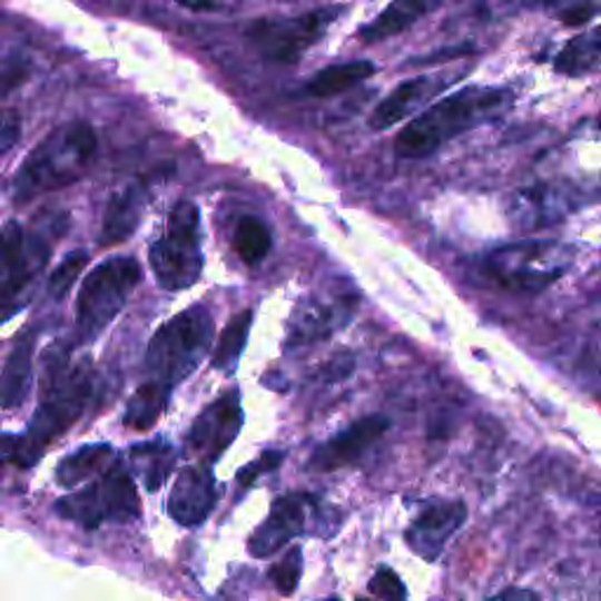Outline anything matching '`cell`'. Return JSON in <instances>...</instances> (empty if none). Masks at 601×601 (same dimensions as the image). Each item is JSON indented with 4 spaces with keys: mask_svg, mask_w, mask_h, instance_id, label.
Wrapping results in <instances>:
<instances>
[{
    "mask_svg": "<svg viewBox=\"0 0 601 601\" xmlns=\"http://www.w3.org/2000/svg\"><path fill=\"white\" fill-rule=\"evenodd\" d=\"M467 510L463 503L433 505L421 514L410 531H406V541H410L412 550L421 554L423 560L435 562L451 535L463 526Z\"/></svg>",
    "mask_w": 601,
    "mask_h": 601,
    "instance_id": "13",
    "label": "cell"
},
{
    "mask_svg": "<svg viewBox=\"0 0 601 601\" xmlns=\"http://www.w3.org/2000/svg\"><path fill=\"white\" fill-rule=\"evenodd\" d=\"M55 512L61 520L76 522L85 529H97L109 520H132L139 514L137 486L130 472L116 467L106 472L99 482L59 499L55 503Z\"/></svg>",
    "mask_w": 601,
    "mask_h": 601,
    "instance_id": "8",
    "label": "cell"
},
{
    "mask_svg": "<svg viewBox=\"0 0 601 601\" xmlns=\"http://www.w3.org/2000/svg\"><path fill=\"white\" fill-rule=\"evenodd\" d=\"M601 67V27L571 38L554 59V69L564 76H585Z\"/></svg>",
    "mask_w": 601,
    "mask_h": 601,
    "instance_id": "21",
    "label": "cell"
},
{
    "mask_svg": "<svg viewBox=\"0 0 601 601\" xmlns=\"http://www.w3.org/2000/svg\"><path fill=\"white\" fill-rule=\"evenodd\" d=\"M217 505V482L211 470L205 465H190L179 472V477L171 486L167 510L171 520L181 526H200Z\"/></svg>",
    "mask_w": 601,
    "mask_h": 601,
    "instance_id": "11",
    "label": "cell"
},
{
    "mask_svg": "<svg viewBox=\"0 0 601 601\" xmlns=\"http://www.w3.org/2000/svg\"><path fill=\"white\" fill-rule=\"evenodd\" d=\"M489 601H539V594L531 592V590H518V588H510V590L499 592L496 597H491Z\"/></svg>",
    "mask_w": 601,
    "mask_h": 601,
    "instance_id": "34",
    "label": "cell"
},
{
    "mask_svg": "<svg viewBox=\"0 0 601 601\" xmlns=\"http://www.w3.org/2000/svg\"><path fill=\"white\" fill-rule=\"evenodd\" d=\"M440 88H444V78L437 76H418L400 82L397 88L374 109L370 118L372 130L383 132L388 130V127L402 122L406 116H412L421 104L431 101Z\"/></svg>",
    "mask_w": 601,
    "mask_h": 601,
    "instance_id": "16",
    "label": "cell"
},
{
    "mask_svg": "<svg viewBox=\"0 0 601 601\" xmlns=\"http://www.w3.org/2000/svg\"><path fill=\"white\" fill-rule=\"evenodd\" d=\"M59 221L55 217L50 226L19 221H6L0 226V325L24 311L36 292L40 275L46 273L52 245L59 238Z\"/></svg>",
    "mask_w": 601,
    "mask_h": 601,
    "instance_id": "4",
    "label": "cell"
},
{
    "mask_svg": "<svg viewBox=\"0 0 601 601\" xmlns=\"http://www.w3.org/2000/svg\"><path fill=\"white\" fill-rule=\"evenodd\" d=\"M359 601H362V599H359Z\"/></svg>",
    "mask_w": 601,
    "mask_h": 601,
    "instance_id": "38",
    "label": "cell"
},
{
    "mask_svg": "<svg viewBox=\"0 0 601 601\" xmlns=\"http://www.w3.org/2000/svg\"><path fill=\"white\" fill-rule=\"evenodd\" d=\"M148 262L158 285L167 292H181L200 280L205 256L196 205L181 200L171 207L162 235L148 247Z\"/></svg>",
    "mask_w": 601,
    "mask_h": 601,
    "instance_id": "6",
    "label": "cell"
},
{
    "mask_svg": "<svg viewBox=\"0 0 601 601\" xmlns=\"http://www.w3.org/2000/svg\"><path fill=\"white\" fill-rule=\"evenodd\" d=\"M97 158V135L88 122H67L42 139L12 181V200L29 203L80 181Z\"/></svg>",
    "mask_w": 601,
    "mask_h": 601,
    "instance_id": "3",
    "label": "cell"
},
{
    "mask_svg": "<svg viewBox=\"0 0 601 601\" xmlns=\"http://www.w3.org/2000/svg\"><path fill=\"white\" fill-rule=\"evenodd\" d=\"M449 0H391L381 14H376L370 24L359 29V40L367 46H376L381 40H388L406 29H412L418 19L435 12Z\"/></svg>",
    "mask_w": 601,
    "mask_h": 601,
    "instance_id": "18",
    "label": "cell"
},
{
    "mask_svg": "<svg viewBox=\"0 0 601 601\" xmlns=\"http://www.w3.org/2000/svg\"><path fill=\"white\" fill-rule=\"evenodd\" d=\"M388 425H391L388 418H383V416H367L353 423L341 435L322 444L313 454L308 467L315 472H332L348 463H355L364 451H367L385 431H388Z\"/></svg>",
    "mask_w": 601,
    "mask_h": 601,
    "instance_id": "12",
    "label": "cell"
},
{
    "mask_svg": "<svg viewBox=\"0 0 601 601\" xmlns=\"http://www.w3.org/2000/svg\"><path fill=\"white\" fill-rule=\"evenodd\" d=\"M341 12V8H322L298 17L256 19L247 27V38L266 59L296 63L317 40H322Z\"/></svg>",
    "mask_w": 601,
    "mask_h": 601,
    "instance_id": "9",
    "label": "cell"
},
{
    "mask_svg": "<svg viewBox=\"0 0 601 601\" xmlns=\"http://www.w3.org/2000/svg\"><path fill=\"white\" fill-rule=\"evenodd\" d=\"M243 427V406L240 393L230 391L211 402L207 410L193 423L188 433V446L198 456L217 461L224 451L238 437Z\"/></svg>",
    "mask_w": 601,
    "mask_h": 601,
    "instance_id": "10",
    "label": "cell"
},
{
    "mask_svg": "<svg viewBox=\"0 0 601 601\" xmlns=\"http://www.w3.org/2000/svg\"><path fill=\"white\" fill-rule=\"evenodd\" d=\"M85 266H88V252H71L67 259H63L55 273L50 275L48 280V294L50 298L55 300H61L63 296H67L71 292V287L76 285V280L80 277V273L85 270Z\"/></svg>",
    "mask_w": 601,
    "mask_h": 601,
    "instance_id": "27",
    "label": "cell"
},
{
    "mask_svg": "<svg viewBox=\"0 0 601 601\" xmlns=\"http://www.w3.org/2000/svg\"><path fill=\"white\" fill-rule=\"evenodd\" d=\"M597 12H601V10L594 0H573V3H569L560 12V19H562V24L578 29V27H585Z\"/></svg>",
    "mask_w": 601,
    "mask_h": 601,
    "instance_id": "30",
    "label": "cell"
},
{
    "mask_svg": "<svg viewBox=\"0 0 601 601\" xmlns=\"http://www.w3.org/2000/svg\"><path fill=\"white\" fill-rule=\"evenodd\" d=\"M300 531H304V501L298 496L277 499L268 520L249 539V552L264 560L296 539Z\"/></svg>",
    "mask_w": 601,
    "mask_h": 601,
    "instance_id": "15",
    "label": "cell"
},
{
    "mask_svg": "<svg viewBox=\"0 0 601 601\" xmlns=\"http://www.w3.org/2000/svg\"><path fill=\"white\" fill-rule=\"evenodd\" d=\"M177 3L188 8V10H196V12L217 10V0H177Z\"/></svg>",
    "mask_w": 601,
    "mask_h": 601,
    "instance_id": "35",
    "label": "cell"
},
{
    "mask_svg": "<svg viewBox=\"0 0 601 601\" xmlns=\"http://www.w3.org/2000/svg\"><path fill=\"white\" fill-rule=\"evenodd\" d=\"M597 125H599V130H601V114H599V118H597Z\"/></svg>",
    "mask_w": 601,
    "mask_h": 601,
    "instance_id": "36",
    "label": "cell"
},
{
    "mask_svg": "<svg viewBox=\"0 0 601 601\" xmlns=\"http://www.w3.org/2000/svg\"><path fill=\"white\" fill-rule=\"evenodd\" d=\"M17 444H19V437L17 435H10V433L0 431V472H3L6 463H14V459H17Z\"/></svg>",
    "mask_w": 601,
    "mask_h": 601,
    "instance_id": "33",
    "label": "cell"
},
{
    "mask_svg": "<svg viewBox=\"0 0 601 601\" xmlns=\"http://www.w3.org/2000/svg\"><path fill=\"white\" fill-rule=\"evenodd\" d=\"M214 338L209 308L190 306L154 334L146 351V370L165 388H175L200 367Z\"/></svg>",
    "mask_w": 601,
    "mask_h": 601,
    "instance_id": "5",
    "label": "cell"
},
{
    "mask_svg": "<svg viewBox=\"0 0 601 601\" xmlns=\"http://www.w3.org/2000/svg\"><path fill=\"white\" fill-rule=\"evenodd\" d=\"M169 393H171L169 388H165V385L156 381L144 383L141 388L132 395L130 404H127L125 423L132 425L135 431H148V427H154L160 414L165 412Z\"/></svg>",
    "mask_w": 601,
    "mask_h": 601,
    "instance_id": "25",
    "label": "cell"
},
{
    "mask_svg": "<svg viewBox=\"0 0 601 601\" xmlns=\"http://www.w3.org/2000/svg\"><path fill=\"white\" fill-rule=\"evenodd\" d=\"M372 592L383 601H404V597H406L404 583L400 581V575L395 571H391V569H381L374 575Z\"/></svg>",
    "mask_w": 601,
    "mask_h": 601,
    "instance_id": "29",
    "label": "cell"
},
{
    "mask_svg": "<svg viewBox=\"0 0 601 601\" xmlns=\"http://www.w3.org/2000/svg\"><path fill=\"white\" fill-rule=\"evenodd\" d=\"M92 395V372L88 362L69 364L67 353L48 355L42 400L29 425V433L19 437L14 465L31 467L46 446L63 435L80 418Z\"/></svg>",
    "mask_w": 601,
    "mask_h": 601,
    "instance_id": "1",
    "label": "cell"
},
{
    "mask_svg": "<svg viewBox=\"0 0 601 601\" xmlns=\"http://www.w3.org/2000/svg\"><path fill=\"white\" fill-rule=\"evenodd\" d=\"M252 319H254V313L243 311L240 315H235L228 322L219 343H217V351H214V355H211V367L214 370L226 372V374L235 372V367H238V362H240V355H243V351L247 346Z\"/></svg>",
    "mask_w": 601,
    "mask_h": 601,
    "instance_id": "24",
    "label": "cell"
},
{
    "mask_svg": "<svg viewBox=\"0 0 601 601\" xmlns=\"http://www.w3.org/2000/svg\"><path fill=\"white\" fill-rule=\"evenodd\" d=\"M21 137V118L14 111L0 114V158H6Z\"/></svg>",
    "mask_w": 601,
    "mask_h": 601,
    "instance_id": "31",
    "label": "cell"
},
{
    "mask_svg": "<svg viewBox=\"0 0 601 601\" xmlns=\"http://www.w3.org/2000/svg\"><path fill=\"white\" fill-rule=\"evenodd\" d=\"M130 459L135 461V467L146 484L148 491H158L167 477L171 467H175V449L165 442H144L130 449Z\"/></svg>",
    "mask_w": 601,
    "mask_h": 601,
    "instance_id": "22",
    "label": "cell"
},
{
    "mask_svg": "<svg viewBox=\"0 0 601 601\" xmlns=\"http://www.w3.org/2000/svg\"><path fill=\"white\" fill-rule=\"evenodd\" d=\"M374 73H376L374 63L364 61V59L348 61V63H334V67L317 71L308 80L306 90H308V95H313L317 99H327V97H336L341 92L355 88V85L372 78Z\"/></svg>",
    "mask_w": 601,
    "mask_h": 601,
    "instance_id": "20",
    "label": "cell"
},
{
    "mask_svg": "<svg viewBox=\"0 0 601 601\" xmlns=\"http://www.w3.org/2000/svg\"><path fill=\"white\" fill-rule=\"evenodd\" d=\"M109 459H111L109 444L80 446L78 451H73V454L61 459V463L57 465L55 477L63 489H71L88 477H92L95 472H99Z\"/></svg>",
    "mask_w": 601,
    "mask_h": 601,
    "instance_id": "23",
    "label": "cell"
},
{
    "mask_svg": "<svg viewBox=\"0 0 601 601\" xmlns=\"http://www.w3.org/2000/svg\"><path fill=\"white\" fill-rule=\"evenodd\" d=\"M150 200L146 184H130L114 193L109 207L104 211L101 224V247H111L125 243L139 228L141 214Z\"/></svg>",
    "mask_w": 601,
    "mask_h": 601,
    "instance_id": "17",
    "label": "cell"
},
{
    "mask_svg": "<svg viewBox=\"0 0 601 601\" xmlns=\"http://www.w3.org/2000/svg\"><path fill=\"white\" fill-rule=\"evenodd\" d=\"M508 104L510 92L505 90L467 85V88L440 99L406 125L395 139V154L410 160L433 156L446 141L496 118L508 109Z\"/></svg>",
    "mask_w": 601,
    "mask_h": 601,
    "instance_id": "2",
    "label": "cell"
},
{
    "mask_svg": "<svg viewBox=\"0 0 601 601\" xmlns=\"http://www.w3.org/2000/svg\"><path fill=\"white\" fill-rule=\"evenodd\" d=\"M327 601H338V599H327Z\"/></svg>",
    "mask_w": 601,
    "mask_h": 601,
    "instance_id": "37",
    "label": "cell"
},
{
    "mask_svg": "<svg viewBox=\"0 0 601 601\" xmlns=\"http://www.w3.org/2000/svg\"><path fill=\"white\" fill-rule=\"evenodd\" d=\"M300 573H304V552H300L298 545H294L280 564H275L270 569V581L275 583L277 592L280 594H292L298 588Z\"/></svg>",
    "mask_w": 601,
    "mask_h": 601,
    "instance_id": "28",
    "label": "cell"
},
{
    "mask_svg": "<svg viewBox=\"0 0 601 601\" xmlns=\"http://www.w3.org/2000/svg\"><path fill=\"white\" fill-rule=\"evenodd\" d=\"M235 252H238L240 259L249 266L259 264L266 259V254L270 252V245H273V238H270V230L268 226L256 219V217H243L238 228H235Z\"/></svg>",
    "mask_w": 601,
    "mask_h": 601,
    "instance_id": "26",
    "label": "cell"
},
{
    "mask_svg": "<svg viewBox=\"0 0 601 601\" xmlns=\"http://www.w3.org/2000/svg\"><path fill=\"white\" fill-rule=\"evenodd\" d=\"M283 459H285V456H283V451H266V454H264L259 461L252 463V465H247V467L240 472L238 482H240L243 486H249L256 477L264 475V472H270V470H275L277 465H280Z\"/></svg>",
    "mask_w": 601,
    "mask_h": 601,
    "instance_id": "32",
    "label": "cell"
},
{
    "mask_svg": "<svg viewBox=\"0 0 601 601\" xmlns=\"http://www.w3.org/2000/svg\"><path fill=\"white\" fill-rule=\"evenodd\" d=\"M141 283V266L135 256H114L85 277L76 300V334L90 343L111 325Z\"/></svg>",
    "mask_w": 601,
    "mask_h": 601,
    "instance_id": "7",
    "label": "cell"
},
{
    "mask_svg": "<svg viewBox=\"0 0 601 601\" xmlns=\"http://www.w3.org/2000/svg\"><path fill=\"white\" fill-rule=\"evenodd\" d=\"M33 353L36 332L29 329L17 338L3 374H0V406H3V410H14V406L27 402L33 383Z\"/></svg>",
    "mask_w": 601,
    "mask_h": 601,
    "instance_id": "19",
    "label": "cell"
},
{
    "mask_svg": "<svg viewBox=\"0 0 601 601\" xmlns=\"http://www.w3.org/2000/svg\"><path fill=\"white\" fill-rule=\"evenodd\" d=\"M541 249V245H531L496 252V256L491 259V275L510 287L524 289H541L554 283L562 275V268L543 266L545 256L539 254Z\"/></svg>",
    "mask_w": 601,
    "mask_h": 601,
    "instance_id": "14",
    "label": "cell"
}]
</instances>
